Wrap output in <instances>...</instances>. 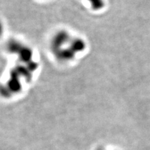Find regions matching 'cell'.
Instances as JSON below:
<instances>
[{"label": "cell", "mask_w": 150, "mask_h": 150, "mask_svg": "<svg viewBox=\"0 0 150 150\" xmlns=\"http://www.w3.org/2000/svg\"><path fill=\"white\" fill-rule=\"evenodd\" d=\"M85 42L79 38H73L69 33L61 31L54 35L51 41V48L59 61L69 62L85 48Z\"/></svg>", "instance_id": "6da1fadb"}, {"label": "cell", "mask_w": 150, "mask_h": 150, "mask_svg": "<svg viewBox=\"0 0 150 150\" xmlns=\"http://www.w3.org/2000/svg\"><path fill=\"white\" fill-rule=\"evenodd\" d=\"M90 3L92 9L95 11L101 9L105 6L104 0H86Z\"/></svg>", "instance_id": "7a4b0ae2"}, {"label": "cell", "mask_w": 150, "mask_h": 150, "mask_svg": "<svg viewBox=\"0 0 150 150\" xmlns=\"http://www.w3.org/2000/svg\"><path fill=\"white\" fill-rule=\"evenodd\" d=\"M4 29V26L3 25V23L1 20H0V37H1L3 34Z\"/></svg>", "instance_id": "3957f363"}, {"label": "cell", "mask_w": 150, "mask_h": 150, "mask_svg": "<svg viewBox=\"0 0 150 150\" xmlns=\"http://www.w3.org/2000/svg\"><path fill=\"white\" fill-rule=\"evenodd\" d=\"M96 150H106V149H103V148H100V149H96Z\"/></svg>", "instance_id": "277c9868"}]
</instances>
